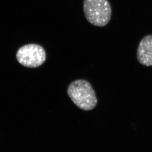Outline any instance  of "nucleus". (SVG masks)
Listing matches in <instances>:
<instances>
[{
	"label": "nucleus",
	"mask_w": 152,
	"mask_h": 152,
	"mask_svg": "<svg viewBox=\"0 0 152 152\" xmlns=\"http://www.w3.org/2000/svg\"><path fill=\"white\" fill-rule=\"evenodd\" d=\"M83 9L88 22L98 27H104L110 22L112 9L108 0H84Z\"/></svg>",
	"instance_id": "2"
},
{
	"label": "nucleus",
	"mask_w": 152,
	"mask_h": 152,
	"mask_svg": "<svg viewBox=\"0 0 152 152\" xmlns=\"http://www.w3.org/2000/svg\"><path fill=\"white\" fill-rule=\"evenodd\" d=\"M137 58L144 66H152V35L144 37L139 43L137 51Z\"/></svg>",
	"instance_id": "4"
},
{
	"label": "nucleus",
	"mask_w": 152,
	"mask_h": 152,
	"mask_svg": "<svg viewBox=\"0 0 152 152\" xmlns=\"http://www.w3.org/2000/svg\"><path fill=\"white\" fill-rule=\"evenodd\" d=\"M16 58L26 67L35 68L41 66L46 60V53L43 47L37 44L26 45L19 48Z\"/></svg>",
	"instance_id": "3"
},
{
	"label": "nucleus",
	"mask_w": 152,
	"mask_h": 152,
	"mask_svg": "<svg viewBox=\"0 0 152 152\" xmlns=\"http://www.w3.org/2000/svg\"><path fill=\"white\" fill-rule=\"evenodd\" d=\"M67 92L72 102L84 111L92 110L98 102L95 91L88 80H74L68 86Z\"/></svg>",
	"instance_id": "1"
}]
</instances>
